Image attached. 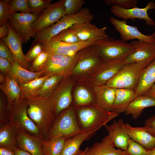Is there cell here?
Wrapping results in <instances>:
<instances>
[{
    "label": "cell",
    "instance_id": "1f68e13d",
    "mask_svg": "<svg viewBox=\"0 0 155 155\" xmlns=\"http://www.w3.org/2000/svg\"><path fill=\"white\" fill-rule=\"evenodd\" d=\"M12 65V69L9 74L18 84L26 83L43 77L41 72H35L30 71L23 67L16 61H14Z\"/></svg>",
    "mask_w": 155,
    "mask_h": 155
},
{
    "label": "cell",
    "instance_id": "f35d334b",
    "mask_svg": "<svg viewBox=\"0 0 155 155\" xmlns=\"http://www.w3.org/2000/svg\"><path fill=\"white\" fill-rule=\"evenodd\" d=\"M9 115L7 98L3 92L0 96V125L9 121Z\"/></svg>",
    "mask_w": 155,
    "mask_h": 155
},
{
    "label": "cell",
    "instance_id": "7bdbcfd3",
    "mask_svg": "<svg viewBox=\"0 0 155 155\" xmlns=\"http://www.w3.org/2000/svg\"><path fill=\"white\" fill-rule=\"evenodd\" d=\"M56 36L60 41L66 43H74L81 42L69 28L63 30Z\"/></svg>",
    "mask_w": 155,
    "mask_h": 155
},
{
    "label": "cell",
    "instance_id": "681fc988",
    "mask_svg": "<svg viewBox=\"0 0 155 155\" xmlns=\"http://www.w3.org/2000/svg\"><path fill=\"white\" fill-rule=\"evenodd\" d=\"M0 26V38L7 37L9 34L7 22L4 24Z\"/></svg>",
    "mask_w": 155,
    "mask_h": 155
},
{
    "label": "cell",
    "instance_id": "ee69618b",
    "mask_svg": "<svg viewBox=\"0 0 155 155\" xmlns=\"http://www.w3.org/2000/svg\"><path fill=\"white\" fill-rule=\"evenodd\" d=\"M8 4L15 12L20 11L22 13H31L28 0H9Z\"/></svg>",
    "mask_w": 155,
    "mask_h": 155
},
{
    "label": "cell",
    "instance_id": "ba28073f",
    "mask_svg": "<svg viewBox=\"0 0 155 155\" xmlns=\"http://www.w3.org/2000/svg\"><path fill=\"white\" fill-rule=\"evenodd\" d=\"M78 57V52L73 55L50 53L46 62L40 71L42 76L57 75L65 78L70 76Z\"/></svg>",
    "mask_w": 155,
    "mask_h": 155
},
{
    "label": "cell",
    "instance_id": "bcb514c9",
    "mask_svg": "<svg viewBox=\"0 0 155 155\" xmlns=\"http://www.w3.org/2000/svg\"><path fill=\"white\" fill-rule=\"evenodd\" d=\"M0 57L7 59L12 64L15 61L9 48L1 38L0 39Z\"/></svg>",
    "mask_w": 155,
    "mask_h": 155
},
{
    "label": "cell",
    "instance_id": "5bb4252c",
    "mask_svg": "<svg viewBox=\"0 0 155 155\" xmlns=\"http://www.w3.org/2000/svg\"><path fill=\"white\" fill-rule=\"evenodd\" d=\"M124 61H104L87 80L94 87L104 85L124 65Z\"/></svg>",
    "mask_w": 155,
    "mask_h": 155
},
{
    "label": "cell",
    "instance_id": "9f6ffc18",
    "mask_svg": "<svg viewBox=\"0 0 155 155\" xmlns=\"http://www.w3.org/2000/svg\"><path fill=\"white\" fill-rule=\"evenodd\" d=\"M87 147L84 150H83H83L82 152L78 155H84V153H85L86 151V150L87 149Z\"/></svg>",
    "mask_w": 155,
    "mask_h": 155
},
{
    "label": "cell",
    "instance_id": "b9f144b4",
    "mask_svg": "<svg viewBox=\"0 0 155 155\" xmlns=\"http://www.w3.org/2000/svg\"><path fill=\"white\" fill-rule=\"evenodd\" d=\"M44 50L42 43L34 40L25 56L27 61L32 62Z\"/></svg>",
    "mask_w": 155,
    "mask_h": 155
},
{
    "label": "cell",
    "instance_id": "603a6c76",
    "mask_svg": "<svg viewBox=\"0 0 155 155\" xmlns=\"http://www.w3.org/2000/svg\"><path fill=\"white\" fill-rule=\"evenodd\" d=\"M84 155H127L125 150L116 149L108 134L100 142H95L87 149Z\"/></svg>",
    "mask_w": 155,
    "mask_h": 155
},
{
    "label": "cell",
    "instance_id": "ab89813d",
    "mask_svg": "<svg viewBox=\"0 0 155 155\" xmlns=\"http://www.w3.org/2000/svg\"><path fill=\"white\" fill-rule=\"evenodd\" d=\"M86 2L83 0H65L64 3L65 15L75 14L80 11Z\"/></svg>",
    "mask_w": 155,
    "mask_h": 155
},
{
    "label": "cell",
    "instance_id": "8d00e7d4",
    "mask_svg": "<svg viewBox=\"0 0 155 155\" xmlns=\"http://www.w3.org/2000/svg\"><path fill=\"white\" fill-rule=\"evenodd\" d=\"M50 53L43 50L32 62L30 63L28 70L33 72L40 71L46 62Z\"/></svg>",
    "mask_w": 155,
    "mask_h": 155
},
{
    "label": "cell",
    "instance_id": "d6986e66",
    "mask_svg": "<svg viewBox=\"0 0 155 155\" xmlns=\"http://www.w3.org/2000/svg\"><path fill=\"white\" fill-rule=\"evenodd\" d=\"M69 28L76 35L81 41L94 39H99L108 36L106 32V27L98 28L91 22L76 24Z\"/></svg>",
    "mask_w": 155,
    "mask_h": 155
},
{
    "label": "cell",
    "instance_id": "c3c4849f",
    "mask_svg": "<svg viewBox=\"0 0 155 155\" xmlns=\"http://www.w3.org/2000/svg\"><path fill=\"white\" fill-rule=\"evenodd\" d=\"M12 68V64L7 59L0 57L1 73L5 75L9 74Z\"/></svg>",
    "mask_w": 155,
    "mask_h": 155
},
{
    "label": "cell",
    "instance_id": "f907efd6",
    "mask_svg": "<svg viewBox=\"0 0 155 155\" xmlns=\"http://www.w3.org/2000/svg\"><path fill=\"white\" fill-rule=\"evenodd\" d=\"M0 155H15L14 151L8 148L0 147Z\"/></svg>",
    "mask_w": 155,
    "mask_h": 155
},
{
    "label": "cell",
    "instance_id": "7dc6e473",
    "mask_svg": "<svg viewBox=\"0 0 155 155\" xmlns=\"http://www.w3.org/2000/svg\"><path fill=\"white\" fill-rule=\"evenodd\" d=\"M144 129L155 137V115L146 119L144 123Z\"/></svg>",
    "mask_w": 155,
    "mask_h": 155
},
{
    "label": "cell",
    "instance_id": "4316f807",
    "mask_svg": "<svg viewBox=\"0 0 155 155\" xmlns=\"http://www.w3.org/2000/svg\"><path fill=\"white\" fill-rule=\"evenodd\" d=\"M4 76L5 81L0 84V88L7 97L10 111L13 102L19 101L23 98L21 90L17 81L9 74Z\"/></svg>",
    "mask_w": 155,
    "mask_h": 155
},
{
    "label": "cell",
    "instance_id": "7a4b0ae2",
    "mask_svg": "<svg viewBox=\"0 0 155 155\" xmlns=\"http://www.w3.org/2000/svg\"><path fill=\"white\" fill-rule=\"evenodd\" d=\"M74 106L79 125L83 131L99 130L119 115L113 111H106L96 104Z\"/></svg>",
    "mask_w": 155,
    "mask_h": 155
},
{
    "label": "cell",
    "instance_id": "44dd1931",
    "mask_svg": "<svg viewBox=\"0 0 155 155\" xmlns=\"http://www.w3.org/2000/svg\"><path fill=\"white\" fill-rule=\"evenodd\" d=\"M42 139L19 129L17 140L18 148L26 151L32 155H43Z\"/></svg>",
    "mask_w": 155,
    "mask_h": 155
},
{
    "label": "cell",
    "instance_id": "816d5d0a",
    "mask_svg": "<svg viewBox=\"0 0 155 155\" xmlns=\"http://www.w3.org/2000/svg\"><path fill=\"white\" fill-rule=\"evenodd\" d=\"M144 95L155 99V83H154Z\"/></svg>",
    "mask_w": 155,
    "mask_h": 155
},
{
    "label": "cell",
    "instance_id": "f546056e",
    "mask_svg": "<svg viewBox=\"0 0 155 155\" xmlns=\"http://www.w3.org/2000/svg\"><path fill=\"white\" fill-rule=\"evenodd\" d=\"M96 104L105 111H112L117 88L94 87Z\"/></svg>",
    "mask_w": 155,
    "mask_h": 155
},
{
    "label": "cell",
    "instance_id": "484cf974",
    "mask_svg": "<svg viewBox=\"0 0 155 155\" xmlns=\"http://www.w3.org/2000/svg\"><path fill=\"white\" fill-rule=\"evenodd\" d=\"M155 83V59L142 71L135 90V98L145 95Z\"/></svg>",
    "mask_w": 155,
    "mask_h": 155
},
{
    "label": "cell",
    "instance_id": "9a60e30c",
    "mask_svg": "<svg viewBox=\"0 0 155 155\" xmlns=\"http://www.w3.org/2000/svg\"><path fill=\"white\" fill-rule=\"evenodd\" d=\"M109 20L115 29L120 34L121 39L123 41L137 39L139 41L155 43V26L154 33L147 35L141 33L137 27L127 24L125 20L121 21L113 17H110Z\"/></svg>",
    "mask_w": 155,
    "mask_h": 155
},
{
    "label": "cell",
    "instance_id": "7c38bea8",
    "mask_svg": "<svg viewBox=\"0 0 155 155\" xmlns=\"http://www.w3.org/2000/svg\"><path fill=\"white\" fill-rule=\"evenodd\" d=\"M98 40L94 39L76 43H69L60 41L55 36L42 43L44 50L50 53L73 55L81 49L92 45Z\"/></svg>",
    "mask_w": 155,
    "mask_h": 155
},
{
    "label": "cell",
    "instance_id": "3957f363",
    "mask_svg": "<svg viewBox=\"0 0 155 155\" xmlns=\"http://www.w3.org/2000/svg\"><path fill=\"white\" fill-rule=\"evenodd\" d=\"M91 45L94 52L104 61H124L133 49L131 42L108 36L96 41Z\"/></svg>",
    "mask_w": 155,
    "mask_h": 155
},
{
    "label": "cell",
    "instance_id": "ffe728a7",
    "mask_svg": "<svg viewBox=\"0 0 155 155\" xmlns=\"http://www.w3.org/2000/svg\"><path fill=\"white\" fill-rule=\"evenodd\" d=\"M9 29L8 36L1 38L7 45L12 52L15 61L24 68L28 70L30 63L26 60L22 50L23 42L7 22Z\"/></svg>",
    "mask_w": 155,
    "mask_h": 155
},
{
    "label": "cell",
    "instance_id": "5b68a950",
    "mask_svg": "<svg viewBox=\"0 0 155 155\" xmlns=\"http://www.w3.org/2000/svg\"><path fill=\"white\" fill-rule=\"evenodd\" d=\"M94 18L88 9L82 8L76 14L65 15L51 26L35 33L34 40L42 43L75 24L91 22Z\"/></svg>",
    "mask_w": 155,
    "mask_h": 155
},
{
    "label": "cell",
    "instance_id": "8992f818",
    "mask_svg": "<svg viewBox=\"0 0 155 155\" xmlns=\"http://www.w3.org/2000/svg\"><path fill=\"white\" fill-rule=\"evenodd\" d=\"M149 64L133 62L124 64L104 85L100 88H125L135 90L142 70Z\"/></svg>",
    "mask_w": 155,
    "mask_h": 155
},
{
    "label": "cell",
    "instance_id": "836d02e7",
    "mask_svg": "<svg viewBox=\"0 0 155 155\" xmlns=\"http://www.w3.org/2000/svg\"><path fill=\"white\" fill-rule=\"evenodd\" d=\"M65 138L60 137L53 139L42 140L43 155H61Z\"/></svg>",
    "mask_w": 155,
    "mask_h": 155
},
{
    "label": "cell",
    "instance_id": "db71d44e",
    "mask_svg": "<svg viewBox=\"0 0 155 155\" xmlns=\"http://www.w3.org/2000/svg\"><path fill=\"white\" fill-rule=\"evenodd\" d=\"M5 80V77L4 75L1 73L0 74V84L3 83Z\"/></svg>",
    "mask_w": 155,
    "mask_h": 155
},
{
    "label": "cell",
    "instance_id": "6da1fadb",
    "mask_svg": "<svg viewBox=\"0 0 155 155\" xmlns=\"http://www.w3.org/2000/svg\"><path fill=\"white\" fill-rule=\"evenodd\" d=\"M24 99L28 115L38 127L42 139H46L56 117L50 98L36 96Z\"/></svg>",
    "mask_w": 155,
    "mask_h": 155
},
{
    "label": "cell",
    "instance_id": "2e32d148",
    "mask_svg": "<svg viewBox=\"0 0 155 155\" xmlns=\"http://www.w3.org/2000/svg\"><path fill=\"white\" fill-rule=\"evenodd\" d=\"M155 9V2L152 1L149 2L146 6L142 8L135 7L128 9L120 8L116 5H112L110 9L111 13L116 16L125 20L131 19L135 21V19H143L145 21V23L148 26H155V22L150 18L148 13V11Z\"/></svg>",
    "mask_w": 155,
    "mask_h": 155
},
{
    "label": "cell",
    "instance_id": "d6a6232c",
    "mask_svg": "<svg viewBox=\"0 0 155 155\" xmlns=\"http://www.w3.org/2000/svg\"><path fill=\"white\" fill-rule=\"evenodd\" d=\"M49 76L45 75L26 83L19 84L22 98H25L37 96L44 82Z\"/></svg>",
    "mask_w": 155,
    "mask_h": 155
},
{
    "label": "cell",
    "instance_id": "f5cc1de1",
    "mask_svg": "<svg viewBox=\"0 0 155 155\" xmlns=\"http://www.w3.org/2000/svg\"><path fill=\"white\" fill-rule=\"evenodd\" d=\"M13 151L15 155H32L26 151L18 148H17Z\"/></svg>",
    "mask_w": 155,
    "mask_h": 155
},
{
    "label": "cell",
    "instance_id": "11a10c76",
    "mask_svg": "<svg viewBox=\"0 0 155 155\" xmlns=\"http://www.w3.org/2000/svg\"><path fill=\"white\" fill-rule=\"evenodd\" d=\"M147 155H155V147L152 150H148Z\"/></svg>",
    "mask_w": 155,
    "mask_h": 155
},
{
    "label": "cell",
    "instance_id": "83f0119b",
    "mask_svg": "<svg viewBox=\"0 0 155 155\" xmlns=\"http://www.w3.org/2000/svg\"><path fill=\"white\" fill-rule=\"evenodd\" d=\"M19 128L10 122L0 125V146L13 150L18 148L17 140Z\"/></svg>",
    "mask_w": 155,
    "mask_h": 155
},
{
    "label": "cell",
    "instance_id": "f1b7e54d",
    "mask_svg": "<svg viewBox=\"0 0 155 155\" xmlns=\"http://www.w3.org/2000/svg\"><path fill=\"white\" fill-rule=\"evenodd\" d=\"M135 98V91L133 90L116 89L112 111L119 114L125 112L129 104Z\"/></svg>",
    "mask_w": 155,
    "mask_h": 155
},
{
    "label": "cell",
    "instance_id": "e0dca14e",
    "mask_svg": "<svg viewBox=\"0 0 155 155\" xmlns=\"http://www.w3.org/2000/svg\"><path fill=\"white\" fill-rule=\"evenodd\" d=\"M131 43L132 52L123 61L124 64L133 62H146L150 64L155 59V43L134 40Z\"/></svg>",
    "mask_w": 155,
    "mask_h": 155
},
{
    "label": "cell",
    "instance_id": "74e56055",
    "mask_svg": "<svg viewBox=\"0 0 155 155\" xmlns=\"http://www.w3.org/2000/svg\"><path fill=\"white\" fill-rule=\"evenodd\" d=\"M9 0H0V26L7 22L15 13L9 5Z\"/></svg>",
    "mask_w": 155,
    "mask_h": 155
},
{
    "label": "cell",
    "instance_id": "e575fe53",
    "mask_svg": "<svg viewBox=\"0 0 155 155\" xmlns=\"http://www.w3.org/2000/svg\"><path fill=\"white\" fill-rule=\"evenodd\" d=\"M64 78L57 75H50L44 82L37 96L50 98Z\"/></svg>",
    "mask_w": 155,
    "mask_h": 155
},
{
    "label": "cell",
    "instance_id": "cb8c5ba5",
    "mask_svg": "<svg viewBox=\"0 0 155 155\" xmlns=\"http://www.w3.org/2000/svg\"><path fill=\"white\" fill-rule=\"evenodd\" d=\"M124 128L130 138L143 146L147 150L155 147V137L143 129L142 127H133L128 123Z\"/></svg>",
    "mask_w": 155,
    "mask_h": 155
},
{
    "label": "cell",
    "instance_id": "52a82bcc",
    "mask_svg": "<svg viewBox=\"0 0 155 155\" xmlns=\"http://www.w3.org/2000/svg\"><path fill=\"white\" fill-rule=\"evenodd\" d=\"M78 53V59L71 75L77 82L86 81L104 61L94 52L91 45Z\"/></svg>",
    "mask_w": 155,
    "mask_h": 155
},
{
    "label": "cell",
    "instance_id": "4dcf8cb0",
    "mask_svg": "<svg viewBox=\"0 0 155 155\" xmlns=\"http://www.w3.org/2000/svg\"><path fill=\"white\" fill-rule=\"evenodd\" d=\"M154 106H155V99L145 95L138 96L129 104L125 112V114L131 115L133 119H136L144 108Z\"/></svg>",
    "mask_w": 155,
    "mask_h": 155
},
{
    "label": "cell",
    "instance_id": "9c48e42d",
    "mask_svg": "<svg viewBox=\"0 0 155 155\" xmlns=\"http://www.w3.org/2000/svg\"><path fill=\"white\" fill-rule=\"evenodd\" d=\"M27 107L24 98L13 102L9 122L31 135L42 138L38 127L28 115Z\"/></svg>",
    "mask_w": 155,
    "mask_h": 155
},
{
    "label": "cell",
    "instance_id": "7402d4cb",
    "mask_svg": "<svg viewBox=\"0 0 155 155\" xmlns=\"http://www.w3.org/2000/svg\"><path fill=\"white\" fill-rule=\"evenodd\" d=\"M124 124L123 119H119L117 121H114L111 124L104 127L111 137L114 146L125 150L130 138L124 128Z\"/></svg>",
    "mask_w": 155,
    "mask_h": 155
},
{
    "label": "cell",
    "instance_id": "f6af8a7d",
    "mask_svg": "<svg viewBox=\"0 0 155 155\" xmlns=\"http://www.w3.org/2000/svg\"><path fill=\"white\" fill-rule=\"evenodd\" d=\"M104 2L107 5H115L125 9H130L136 7L138 3L136 0H105Z\"/></svg>",
    "mask_w": 155,
    "mask_h": 155
},
{
    "label": "cell",
    "instance_id": "ac0fdd59",
    "mask_svg": "<svg viewBox=\"0 0 155 155\" xmlns=\"http://www.w3.org/2000/svg\"><path fill=\"white\" fill-rule=\"evenodd\" d=\"M72 96L74 106L96 104L94 86L87 81L76 82L72 89Z\"/></svg>",
    "mask_w": 155,
    "mask_h": 155
},
{
    "label": "cell",
    "instance_id": "30bf717a",
    "mask_svg": "<svg viewBox=\"0 0 155 155\" xmlns=\"http://www.w3.org/2000/svg\"><path fill=\"white\" fill-rule=\"evenodd\" d=\"M76 82L71 75L64 78L50 97L56 117L73 105L72 89Z\"/></svg>",
    "mask_w": 155,
    "mask_h": 155
},
{
    "label": "cell",
    "instance_id": "60d3db41",
    "mask_svg": "<svg viewBox=\"0 0 155 155\" xmlns=\"http://www.w3.org/2000/svg\"><path fill=\"white\" fill-rule=\"evenodd\" d=\"M125 151L127 155H147L148 150L130 138Z\"/></svg>",
    "mask_w": 155,
    "mask_h": 155
},
{
    "label": "cell",
    "instance_id": "4fadbf2b",
    "mask_svg": "<svg viewBox=\"0 0 155 155\" xmlns=\"http://www.w3.org/2000/svg\"><path fill=\"white\" fill-rule=\"evenodd\" d=\"M38 16L31 13H14L8 22L23 43H27L35 34L31 25Z\"/></svg>",
    "mask_w": 155,
    "mask_h": 155
},
{
    "label": "cell",
    "instance_id": "8fae6325",
    "mask_svg": "<svg viewBox=\"0 0 155 155\" xmlns=\"http://www.w3.org/2000/svg\"><path fill=\"white\" fill-rule=\"evenodd\" d=\"M65 0H60L53 3L38 16L31 25L35 33L51 26L65 15L64 3Z\"/></svg>",
    "mask_w": 155,
    "mask_h": 155
},
{
    "label": "cell",
    "instance_id": "277c9868",
    "mask_svg": "<svg viewBox=\"0 0 155 155\" xmlns=\"http://www.w3.org/2000/svg\"><path fill=\"white\" fill-rule=\"evenodd\" d=\"M83 131L79 125L74 107L72 105L56 117L46 139L69 138Z\"/></svg>",
    "mask_w": 155,
    "mask_h": 155
},
{
    "label": "cell",
    "instance_id": "d590c367",
    "mask_svg": "<svg viewBox=\"0 0 155 155\" xmlns=\"http://www.w3.org/2000/svg\"><path fill=\"white\" fill-rule=\"evenodd\" d=\"M52 1V0H28L31 13L38 16L50 5Z\"/></svg>",
    "mask_w": 155,
    "mask_h": 155
},
{
    "label": "cell",
    "instance_id": "d4e9b609",
    "mask_svg": "<svg viewBox=\"0 0 155 155\" xmlns=\"http://www.w3.org/2000/svg\"><path fill=\"white\" fill-rule=\"evenodd\" d=\"M98 130L83 131L72 137L66 139L61 155H79L83 151L80 149L82 144L92 137Z\"/></svg>",
    "mask_w": 155,
    "mask_h": 155
}]
</instances>
